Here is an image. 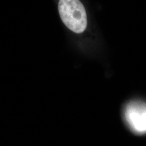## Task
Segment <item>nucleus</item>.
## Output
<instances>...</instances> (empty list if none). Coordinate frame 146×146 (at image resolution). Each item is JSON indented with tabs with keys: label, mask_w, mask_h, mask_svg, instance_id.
I'll list each match as a JSON object with an SVG mask.
<instances>
[{
	"label": "nucleus",
	"mask_w": 146,
	"mask_h": 146,
	"mask_svg": "<svg viewBox=\"0 0 146 146\" xmlns=\"http://www.w3.org/2000/svg\"><path fill=\"white\" fill-rule=\"evenodd\" d=\"M58 9L63 23L76 33L84 31L87 25V14L82 3L78 0H60Z\"/></svg>",
	"instance_id": "nucleus-1"
},
{
	"label": "nucleus",
	"mask_w": 146,
	"mask_h": 146,
	"mask_svg": "<svg viewBox=\"0 0 146 146\" xmlns=\"http://www.w3.org/2000/svg\"><path fill=\"white\" fill-rule=\"evenodd\" d=\"M125 122L134 133L146 134V104L133 101L126 106L124 111Z\"/></svg>",
	"instance_id": "nucleus-2"
}]
</instances>
